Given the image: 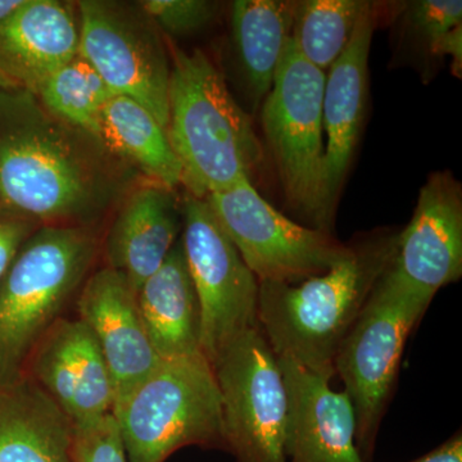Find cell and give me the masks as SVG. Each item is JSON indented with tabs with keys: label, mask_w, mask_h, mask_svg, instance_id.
Here are the masks:
<instances>
[{
	"label": "cell",
	"mask_w": 462,
	"mask_h": 462,
	"mask_svg": "<svg viewBox=\"0 0 462 462\" xmlns=\"http://www.w3.org/2000/svg\"><path fill=\"white\" fill-rule=\"evenodd\" d=\"M108 152L30 91L0 88V207L36 224L76 225L116 190Z\"/></svg>",
	"instance_id": "1"
},
{
	"label": "cell",
	"mask_w": 462,
	"mask_h": 462,
	"mask_svg": "<svg viewBox=\"0 0 462 462\" xmlns=\"http://www.w3.org/2000/svg\"><path fill=\"white\" fill-rule=\"evenodd\" d=\"M400 233L346 245L328 272L298 282H258V324L278 358L336 375L340 343L396 256Z\"/></svg>",
	"instance_id": "2"
},
{
	"label": "cell",
	"mask_w": 462,
	"mask_h": 462,
	"mask_svg": "<svg viewBox=\"0 0 462 462\" xmlns=\"http://www.w3.org/2000/svg\"><path fill=\"white\" fill-rule=\"evenodd\" d=\"M167 136L188 193L206 199L251 180L263 149L251 117L202 51L171 48Z\"/></svg>",
	"instance_id": "3"
},
{
	"label": "cell",
	"mask_w": 462,
	"mask_h": 462,
	"mask_svg": "<svg viewBox=\"0 0 462 462\" xmlns=\"http://www.w3.org/2000/svg\"><path fill=\"white\" fill-rule=\"evenodd\" d=\"M96 249L84 225H44L18 249L0 281V383L25 374L33 346L60 319Z\"/></svg>",
	"instance_id": "4"
},
{
	"label": "cell",
	"mask_w": 462,
	"mask_h": 462,
	"mask_svg": "<svg viewBox=\"0 0 462 462\" xmlns=\"http://www.w3.org/2000/svg\"><path fill=\"white\" fill-rule=\"evenodd\" d=\"M112 415L129 462H165L188 446L226 449L220 388L202 352L161 358Z\"/></svg>",
	"instance_id": "5"
},
{
	"label": "cell",
	"mask_w": 462,
	"mask_h": 462,
	"mask_svg": "<svg viewBox=\"0 0 462 462\" xmlns=\"http://www.w3.org/2000/svg\"><path fill=\"white\" fill-rule=\"evenodd\" d=\"M430 302V298L404 287L388 267L340 343L334 372L354 407L356 446L365 462H372L375 454L407 338Z\"/></svg>",
	"instance_id": "6"
},
{
	"label": "cell",
	"mask_w": 462,
	"mask_h": 462,
	"mask_svg": "<svg viewBox=\"0 0 462 462\" xmlns=\"http://www.w3.org/2000/svg\"><path fill=\"white\" fill-rule=\"evenodd\" d=\"M325 80V72L307 62L291 36L263 99L261 123L289 205L310 220V227L331 234L322 125Z\"/></svg>",
	"instance_id": "7"
},
{
	"label": "cell",
	"mask_w": 462,
	"mask_h": 462,
	"mask_svg": "<svg viewBox=\"0 0 462 462\" xmlns=\"http://www.w3.org/2000/svg\"><path fill=\"white\" fill-rule=\"evenodd\" d=\"M181 243L199 298L200 352L214 366L258 324V281L216 220L205 199L187 193Z\"/></svg>",
	"instance_id": "8"
},
{
	"label": "cell",
	"mask_w": 462,
	"mask_h": 462,
	"mask_svg": "<svg viewBox=\"0 0 462 462\" xmlns=\"http://www.w3.org/2000/svg\"><path fill=\"white\" fill-rule=\"evenodd\" d=\"M214 370L227 451L236 462H287V387L260 327L236 340Z\"/></svg>",
	"instance_id": "9"
},
{
	"label": "cell",
	"mask_w": 462,
	"mask_h": 462,
	"mask_svg": "<svg viewBox=\"0 0 462 462\" xmlns=\"http://www.w3.org/2000/svg\"><path fill=\"white\" fill-rule=\"evenodd\" d=\"M78 9L79 54L115 96L141 103L167 132L171 62L153 21L138 5L109 0H83Z\"/></svg>",
	"instance_id": "10"
},
{
	"label": "cell",
	"mask_w": 462,
	"mask_h": 462,
	"mask_svg": "<svg viewBox=\"0 0 462 462\" xmlns=\"http://www.w3.org/2000/svg\"><path fill=\"white\" fill-rule=\"evenodd\" d=\"M258 282H298L328 272L346 245L331 234L294 223L273 208L251 180L206 199Z\"/></svg>",
	"instance_id": "11"
},
{
	"label": "cell",
	"mask_w": 462,
	"mask_h": 462,
	"mask_svg": "<svg viewBox=\"0 0 462 462\" xmlns=\"http://www.w3.org/2000/svg\"><path fill=\"white\" fill-rule=\"evenodd\" d=\"M389 272L433 300L462 275V193L451 172H434L421 188L411 221L398 236Z\"/></svg>",
	"instance_id": "12"
},
{
	"label": "cell",
	"mask_w": 462,
	"mask_h": 462,
	"mask_svg": "<svg viewBox=\"0 0 462 462\" xmlns=\"http://www.w3.org/2000/svg\"><path fill=\"white\" fill-rule=\"evenodd\" d=\"M26 370L74 428L112 413L111 374L93 334L80 319H58L33 346Z\"/></svg>",
	"instance_id": "13"
},
{
	"label": "cell",
	"mask_w": 462,
	"mask_h": 462,
	"mask_svg": "<svg viewBox=\"0 0 462 462\" xmlns=\"http://www.w3.org/2000/svg\"><path fill=\"white\" fill-rule=\"evenodd\" d=\"M78 311L107 364L115 404L161 361L149 340L136 291L120 273L105 267L85 282Z\"/></svg>",
	"instance_id": "14"
},
{
	"label": "cell",
	"mask_w": 462,
	"mask_h": 462,
	"mask_svg": "<svg viewBox=\"0 0 462 462\" xmlns=\"http://www.w3.org/2000/svg\"><path fill=\"white\" fill-rule=\"evenodd\" d=\"M288 393L287 462H365L356 446L354 407L333 376L278 358Z\"/></svg>",
	"instance_id": "15"
},
{
	"label": "cell",
	"mask_w": 462,
	"mask_h": 462,
	"mask_svg": "<svg viewBox=\"0 0 462 462\" xmlns=\"http://www.w3.org/2000/svg\"><path fill=\"white\" fill-rule=\"evenodd\" d=\"M80 21L72 5L23 0L0 26V79L5 88L33 93L42 80L78 56Z\"/></svg>",
	"instance_id": "16"
},
{
	"label": "cell",
	"mask_w": 462,
	"mask_h": 462,
	"mask_svg": "<svg viewBox=\"0 0 462 462\" xmlns=\"http://www.w3.org/2000/svg\"><path fill=\"white\" fill-rule=\"evenodd\" d=\"M375 14L367 3L346 50L330 67L322 98L325 182L331 211L345 181L363 125L367 91V60Z\"/></svg>",
	"instance_id": "17"
},
{
	"label": "cell",
	"mask_w": 462,
	"mask_h": 462,
	"mask_svg": "<svg viewBox=\"0 0 462 462\" xmlns=\"http://www.w3.org/2000/svg\"><path fill=\"white\" fill-rule=\"evenodd\" d=\"M182 227V209L173 189L151 182L127 199L108 231V267L138 293L165 263Z\"/></svg>",
	"instance_id": "18"
},
{
	"label": "cell",
	"mask_w": 462,
	"mask_h": 462,
	"mask_svg": "<svg viewBox=\"0 0 462 462\" xmlns=\"http://www.w3.org/2000/svg\"><path fill=\"white\" fill-rule=\"evenodd\" d=\"M74 425L23 374L0 383V462H72Z\"/></svg>",
	"instance_id": "19"
},
{
	"label": "cell",
	"mask_w": 462,
	"mask_h": 462,
	"mask_svg": "<svg viewBox=\"0 0 462 462\" xmlns=\"http://www.w3.org/2000/svg\"><path fill=\"white\" fill-rule=\"evenodd\" d=\"M136 298L149 340L161 358L199 354V303L181 239L143 282Z\"/></svg>",
	"instance_id": "20"
},
{
	"label": "cell",
	"mask_w": 462,
	"mask_h": 462,
	"mask_svg": "<svg viewBox=\"0 0 462 462\" xmlns=\"http://www.w3.org/2000/svg\"><path fill=\"white\" fill-rule=\"evenodd\" d=\"M98 142L112 156L144 173L152 182L175 189L182 170L165 127L144 106L114 96L99 116Z\"/></svg>",
	"instance_id": "21"
},
{
	"label": "cell",
	"mask_w": 462,
	"mask_h": 462,
	"mask_svg": "<svg viewBox=\"0 0 462 462\" xmlns=\"http://www.w3.org/2000/svg\"><path fill=\"white\" fill-rule=\"evenodd\" d=\"M294 5L285 0H236L231 5L233 41L252 99L272 90L293 27Z\"/></svg>",
	"instance_id": "22"
},
{
	"label": "cell",
	"mask_w": 462,
	"mask_h": 462,
	"mask_svg": "<svg viewBox=\"0 0 462 462\" xmlns=\"http://www.w3.org/2000/svg\"><path fill=\"white\" fill-rule=\"evenodd\" d=\"M32 94L51 115L97 141L100 112L115 96L80 54L48 76Z\"/></svg>",
	"instance_id": "23"
},
{
	"label": "cell",
	"mask_w": 462,
	"mask_h": 462,
	"mask_svg": "<svg viewBox=\"0 0 462 462\" xmlns=\"http://www.w3.org/2000/svg\"><path fill=\"white\" fill-rule=\"evenodd\" d=\"M367 2L305 0L294 5L291 39L307 62L330 69L346 50Z\"/></svg>",
	"instance_id": "24"
},
{
	"label": "cell",
	"mask_w": 462,
	"mask_h": 462,
	"mask_svg": "<svg viewBox=\"0 0 462 462\" xmlns=\"http://www.w3.org/2000/svg\"><path fill=\"white\" fill-rule=\"evenodd\" d=\"M136 5L160 32L176 38L205 29L217 11V5L207 0H143Z\"/></svg>",
	"instance_id": "25"
},
{
	"label": "cell",
	"mask_w": 462,
	"mask_h": 462,
	"mask_svg": "<svg viewBox=\"0 0 462 462\" xmlns=\"http://www.w3.org/2000/svg\"><path fill=\"white\" fill-rule=\"evenodd\" d=\"M72 462H129L114 415L74 428Z\"/></svg>",
	"instance_id": "26"
},
{
	"label": "cell",
	"mask_w": 462,
	"mask_h": 462,
	"mask_svg": "<svg viewBox=\"0 0 462 462\" xmlns=\"http://www.w3.org/2000/svg\"><path fill=\"white\" fill-rule=\"evenodd\" d=\"M407 20L416 35L427 42L428 51L440 38L462 25L460 0H421L409 7Z\"/></svg>",
	"instance_id": "27"
},
{
	"label": "cell",
	"mask_w": 462,
	"mask_h": 462,
	"mask_svg": "<svg viewBox=\"0 0 462 462\" xmlns=\"http://www.w3.org/2000/svg\"><path fill=\"white\" fill-rule=\"evenodd\" d=\"M36 224L0 208V281Z\"/></svg>",
	"instance_id": "28"
},
{
	"label": "cell",
	"mask_w": 462,
	"mask_h": 462,
	"mask_svg": "<svg viewBox=\"0 0 462 462\" xmlns=\"http://www.w3.org/2000/svg\"><path fill=\"white\" fill-rule=\"evenodd\" d=\"M431 56L442 58L445 56L452 57V66H454V74L461 76L462 67V25L455 27L448 33L430 48Z\"/></svg>",
	"instance_id": "29"
},
{
	"label": "cell",
	"mask_w": 462,
	"mask_h": 462,
	"mask_svg": "<svg viewBox=\"0 0 462 462\" xmlns=\"http://www.w3.org/2000/svg\"><path fill=\"white\" fill-rule=\"evenodd\" d=\"M411 462H462L461 430L448 438L446 442L438 446L430 454L421 456Z\"/></svg>",
	"instance_id": "30"
},
{
	"label": "cell",
	"mask_w": 462,
	"mask_h": 462,
	"mask_svg": "<svg viewBox=\"0 0 462 462\" xmlns=\"http://www.w3.org/2000/svg\"><path fill=\"white\" fill-rule=\"evenodd\" d=\"M23 0H0V26L5 25L9 17L23 5Z\"/></svg>",
	"instance_id": "31"
},
{
	"label": "cell",
	"mask_w": 462,
	"mask_h": 462,
	"mask_svg": "<svg viewBox=\"0 0 462 462\" xmlns=\"http://www.w3.org/2000/svg\"><path fill=\"white\" fill-rule=\"evenodd\" d=\"M0 88H5V84H3L2 79H0Z\"/></svg>",
	"instance_id": "32"
},
{
	"label": "cell",
	"mask_w": 462,
	"mask_h": 462,
	"mask_svg": "<svg viewBox=\"0 0 462 462\" xmlns=\"http://www.w3.org/2000/svg\"><path fill=\"white\" fill-rule=\"evenodd\" d=\"M0 208H2V207H0Z\"/></svg>",
	"instance_id": "33"
}]
</instances>
